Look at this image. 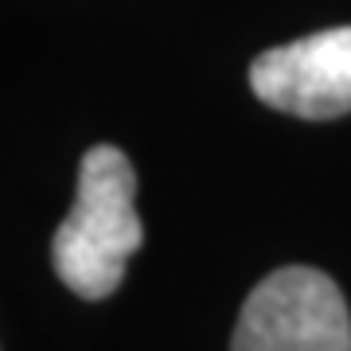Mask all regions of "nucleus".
<instances>
[{"label": "nucleus", "mask_w": 351, "mask_h": 351, "mask_svg": "<svg viewBox=\"0 0 351 351\" xmlns=\"http://www.w3.org/2000/svg\"><path fill=\"white\" fill-rule=\"evenodd\" d=\"M133 199L137 172L129 156L113 145H94L78 164L75 207L51 239L55 274L71 293L101 301L121 285L129 258L145 239Z\"/></svg>", "instance_id": "obj_1"}, {"label": "nucleus", "mask_w": 351, "mask_h": 351, "mask_svg": "<svg viewBox=\"0 0 351 351\" xmlns=\"http://www.w3.org/2000/svg\"><path fill=\"white\" fill-rule=\"evenodd\" d=\"M230 351H351L348 301L313 265L274 269L242 304Z\"/></svg>", "instance_id": "obj_2"}, {"label": "nucleus", "mask_w": 351, "mask_h": 351, "mask_svg": "<svg viewBox=\"0 0 351 351\" xmlns=\"http://www.w3.org/2000/svg\"><path fill=\"white\" fill-rule=\"evenodd\" d=\"M250 90L269 110L328 121L351 113V27L269 47L250 63Z\"/></svg>", "instance_id": "obj_3"}]
</instances>
